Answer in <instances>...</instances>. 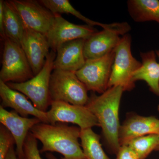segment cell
Masks as SVG:
<instances>
[{
  "instance_id": "5",
  "label": "cell",
  "mask_w": 159,
  "mask_h": 159,
  "mask_svg": "<svg viewBox=\"0 0 159 159\" xmlns=\"http://www.w3.org/2000/svg\"><path fill=\"white\" fill-rule=\"evenodd\" d=\"M131 41L129 34H124L114 49L115 58L109 80L108 88L119 86L124 91H129L135 87L133 75L141 67L142 63L132 54Z\"/></svg>"
},
{
  "instance_id": "9",
  "label": "cell",
  "mask_w": 159,
  "mask_h": 159,
  "mask_svg": "<svg viewBox=\"0 0 159 159\" xmlns=\"http://www.w3.org/2000/svg\"><path fill=\"white\" fill-rule=\"evenodd\" d=\"M51 106L47 115L51 125L58 122L73 123L78 125L81 130L99 126L97 118L85 106L52 101Z\"/></svg>"
},
{
  "instance_id": "17",
  "label": "cell",
  "mask_w": 159,
  "mask_h": 159,
  "mask_svg": "<svg viewBox=\"0 0 159 159\" xmlns=\"http://www.w3.org/2000/svg\"><path fill=\"white\" fill-rule=\"evenodd\" d=\"M142 65L133 75V81L143 80L147 83L150 90L159 97V63L154 51L141 53Z\"/></svg>"
},
{
  "instance_id": "28",
  "label": "cell",
  "mask_w": 159,
  "mask_h": 159,
  "mask_svg": "<svg viewBox=\"0 0 159 159\" xmlns=\"http://www.w3.org/2000/svg\"><path fill=\"white\" fill-rule=\"evenodd\" d=\"M46 157L47 159H58L56 157L54 156L53 154L50 152L46 153Z\"/></svg>"
},
{
  "instance_id": "13",
  "label": "cell",
  "mask_w": 159,
  "mask_h": 159,
  "mask_svg": "<svg viewBox=\"0 0 159 159\" xmlns=\"http://www.w3.org/2000/svg\"><path fill=\"white\" fill-rule=\"evenodd\" d=\"M0 122L9 129L14 138L18 159H25L24 145L26 138L31 129L41 122L35 117L24 118L15 111H9L0 106Z\"/></svg>"
},
{
  "instance_id": "26",
  "label": "cell",
  "mask_w": 159,
  "mask_h": 159,
  "mask_svg": "<svg viewBox=\"0 0 159 159\" xmlns=\"http://www.w3.org/2000/svg\"><path fill=\"white\" fill-rule=\"evenodd\" d=\"M3 0L0 1V35L2 40L6 39L4 29V13H3Z\"/></svg>"
},
{
  "instance_id": "3",
  "label": "cell",
  "mask_w": 159,
  "mask_h": 159,
  "mask_svg": "<svg viewBox=\"0 0 159 159\" xmlns=\"http://www.w3.org/2000/svg\"><path fill=\"white\" fill-rule=\"evenodd\" d=\"M56 56V52L51 50L41 70L28 81L6 83L10 88L25 95L36 108L44 112H47L52 102L50 95V83Z\"/></svg>"
},
{
  "instance_id": "30",
  "label": "cell",
  "mask_w": 159,
  "mask_h": 159,
  "mask_svg": "<svg viewBox=\"0 0 159 159\" xmlns=\"http://www.w3.org/2000/svg\"><path fill=\"white\" fill-rule=\"evenodd\" d=\"M155 150L156 151H159V144L158 145V146H157Z\"/></svg>"
},
{
  "instance_id": "16",
  "label": "cell",
  "mask_w": 159,
  "mask_h": 159,
  "mask_svg": "<svg viewBox=\"0 0 159 159\" xmlns=\"http://www.w3.org/2000/svg\"><path fill=\"white\" fill-rule=\"evenodd\" d=\"M85 39H78L63 44L57 49L54 70L76 73L83 66L86 60L84 54Z\"/></svg>"
},
{
  "instance_id": "1",
  "label": "cell",
  "mask_w": 159,
  "mask_h": 159,
  "mask_svg": "<svg viewBox=\"0 0 159 159\" xmlns=\"http://www.w3.org/2000/svg\"><path fill=\"white\" fill-rule=\"evenodd\" d=\"M123 91L122 87L117 86L108 88L100 96L93 94L85 105L97 118L109 149L116 154L121 147L119 109Z\"/></svg>"
},
{
  "instance_id": "29",
  "label": "cell",
  "mask_w": 159,
  "mask_h": 159,
  "mask_svg": "<svg viewBox=\"0 0 159 159\" xmlns=\"http://www.w3.org/2000/svg\"><path fill=\"white\" fill-rule=\"evenodd\" d=\"M156 53L158 57L159 58V50L156 51Z\"/></svg>"
},
{
  "instance_id": "25",
  "label": "cell",
  "mask_w": 159,
  "mask_h": 159,
  "mask_svg": "<svg viewBox=\"0 0 159 159\" xmlns=\"http://www.w3.org/2000/svg\"><path fill=\"white\" fill-rule=\"evenodd\" d=\"M116 155V159H139L136 153L127 145L121 146Z\"/></svg>"
},
{
  "instance_id": "8",
  "label": "cell",
  "mask_w": 159,
  "mask_h": 159,
  "mask_svg": "<svg viewBox=\"0 0 159 159\" xmlns=\"http://www.w3.org/2000/svg\"><path fill=\"white\" fill-rule=\"evenodd\" d=\"M130 30L127 23H113L108 28L98 31L85 39L84 54L86 60L103 57L112 51L119 43L120 35L126 34Z\"/></svg>"
},
{
  "instance_id": "10",
  "label": "cell",
  "mask_w": 159,
  "mask_h": 159,
  "mask_svg": "<svg viewBox=\"0 0 159 159\" xmlns=\"http://www.w3.org/2000/svg\"><path fill=\"white\" fill-rule=\"evenodd\" d=\"M25 27L46 35L54 22L55 14L35 0H9Z\"/></svg>"
},
{
  "instance_id": "21",
  "label": "cell",
  "mask_w": 159,
  "mask_h": 159,
  "mask_svg": "<svg viewBox=\"0 0 159 159\" xmlns=\"http://www.w3.org/2000/svg\"><path fill=\"white\" fill-rule=\"evenodd\" d=\"M39 2L54 14L66 13L73 15L86 23L87 25L93 27L98 25L105 29L110 26V24L107 25L97 22L84 16L72 6L69 0H39Z\"/></svg>"
},
{
  "instance_id": "14",
  "label": "cell",
  "mask_w": 159,
  "mask_h": 159,
  "mask_svg": "<svg viewBox=\"0 0 159 159\" xmlns=\"http://www.w3.org/2000/svg\"><path fill=\"white\" fill-rule=\"evenodd\" d=\"M0 97L3 108L13 109L21 116L28 118L29 115L34 116L42 123H49L47 112L36 108L22 93L9 87L6 83L0 80Z\"/></svg>"
},
{
  "instance_id": "24",
  "label": "cell",
  "mask_w": 159,
  "mask_h": 159,
  "mask_svg": "<svg viewBox=\"0 0 159 159\" xmlns=\"http://www.w3.org/2000/svg\"><path fill=\"white\" fill-rule=\"evenodd\" d=\"M37 139L29 132L24 145L25 159H42L38 148Z\"/></svg>"
},
{
  "instance_id": "19",
  "label": "cell",
  "mask_w": 159,
  "mask_h": 159,
  "mask_svg": "<svg viewBox=\"0 0 159 159\" xmlns=\"http://www.w3.org/2000/svg\"><path fill=\"white\" fill-rule=\"evenodd\" d=\"M128 7L129 14L135 21H155L159 24V1L130 0Z\"/></svg>"
},
{
  "instance_id": "7",
  "label": "cell",
  "mask_w": 159,
  "mask_h": 159,
  "mask_svg": "<svg viewBox=\"0 0 159 159\" xmlns=\"http://www.w3.org/2000/svg\"><path fill=\"white\" fill-rule=\"evenodd\" d=\"M114 58L113 50L103 57L86 60L83 66L75 73L88 91L102 94L108 89Z\"/></svg>"
},
{
  "instance_id": "23",
  "label": "cell",
  "mask_w": 159,
  "mask_h": 159,
  "mask_svg": "<svg viewBox=\"0 0 159 159\" xmlns=\"http://www.w3.org/2000/svg\"><path fill=\"white\" fill-rule=\"evenodd\" d=\"M15 143L11 132L4 125L0 126V159H5L11 146Z\"/></svg>"
},
{
  "instance_id": "15",
  "label": "cell",
  "mask_w": 159,
  "mask_h": 159,
  "mask_svg": "<svg viewBox=\"0 0 159 159\" xmlns=\"http://www.w3.org/2000/svg\"><path fill=\"white\" fill-rule=\"evenodd\" d=\"M152 134H159V119L154 116L129 115L120 125L119 144L121 146L126 145L133 139Z\"/></svg>"
},
{
  "instance_id": "11",
  "label": "cell",
  "mask_w": 159,
  "mask_h": 159,
  "mask_svg": "<svg viewBox=\"0 0 159 159\" xmlns=\"http://www.w3.org/2000/svg\"><path fill=\"white\" fill-rule=\"evenodd\" d=\"M98 32L93 26L70 22L61 15L55 14L53 25L46 34L50 48L56 52L63 44L78 39H87Z\"/></svg>"
},
{
  "instance_id": "22",
  "label": "cell",
  "mask_w": 159,
  "mask_h": 159,
  "mask_svg": "<svg viewBox=\"0 0 159 159\" xmlns=\"http://www.w3.org/2000/svg\"><path fill=\"white\" fill-rule=\"evenodd\" d=\"M159 144V134H152L133 139L126 145L136 153L139 159H145Z\"/></svg>"
},
{
  "instance_id": "27",
  "label": "cell",
  "mask_w": 159,
  "mask_h": 159,
  "mask_svg": "<svg viewBox=\"0 0 159 159\" xmlns=\"http://www.w3.org/2000/svg\"><path fill=\"white\" fill-rule=\"evenodd\" d=\"M5 159H18L16 151L14 150V145L10 148Z\"/></svg>"
},
{
  "instance_id": "31",
  "label": "cell",
  "mask_w": 159,
  "mask_h": 159,
  "mask_svg": "<svg viewBox=\"0 0 159 159\" xmlns=\"http://www.w3.org/2000/svg\"><path fill=\"white\" fill-rule=\"evenodd\" d=\"M158 111L159 112V105H158Z\"/></svg>"
},
{
  "instance_id": "4",
  "label": "cell",
  "mask_w": 159,
  "mask_h": 159,
  "mask_svg": "<svg viewBox=\"0 0 159 159\" xmlns=\"http://www.w3.org/2000/svg\"><path fill=\"white\" fill-rule=\"evenodd\" d=\"M85 85L74 72L54 70L50 83L51 101H61L73 105L85 106L89 97Z\"/></svg>"
},
{
  "instance_id": "20",
  "label": "cell",
  "mask_w": 159,
  "mask_h": 159,
  "mask_svg": "<svg viewBox=\"0 0 159 159\" xmlns=\"http://www.w3.org/2000/svg\"><path fill=\"white\" fill-rule=\"evenodd\" d=\"M83 152L87 159H110L106 154L100 143V136L92 128L80 131Z\"/></svg>"
},
{
  "instance_id": "6",
  "label": "cell",
  "mask_w": 159,
  "mask_h": 159,
  "mask_svg": "<svg viewBox=\"0 0 159 159\" xmlns=\"http://www.w3.org/2000/svg\"><path fill=\"white\" fill-rule=\"evenodd\" d=\"M3 41L0 80L5 83H22L33 78L34 74L20 45L7 38Z\"/></svg>"
},
{
  "instance_id": "12",
  "label": "cell",
  "mask_w": 159,
  "mask_h": 159,
  "mask_svg": "<svg viewBox=\"0 0 159 159\" xmlns=\"http://www.w3.org/2000/svg\"><path fill=\"white\" fill-rule=\"evenodd\" d=\"M34 76L41 70L50 54L48 42L45 34L25 27L21 43Z\"/></svg>"
},
{
  "instance_id": "2",
  "label": "cell",
  "mask_w": 159,
  "mask_h": 159,
  "mask_svg": "<svg viewBox=\"0 0 159 159\" xmlns=\"http://www.w3.org/2000/svg\"><path fill=\"white\" fill-rule=\"evenodd\" d=\"M80 131L79 127L65 123L51 125L40 122L34 125L30 132L42 143L40 152H59L63 156L61 159H87L78 142Z\"/></svg>"
},
{
  "instance_id": "18",
  "label": "cell",
  "mask_w": 159,
  "mask_h": 159,
  "mask_svg": "<svg viewBox=\"0 0 159 159\" xmlns=\"http://www.w3.org/2000/svg\"><path fill=\"white\" fill-rule=\"evenodd\" d=\"M3 13L6 38L21 45L25 25L19 14L9 1H3Z\"/></svg>"
}]
</instances>
